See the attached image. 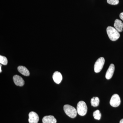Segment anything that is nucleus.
<instances>
[{
  "instance_id": "nucleus-18",
  "label": "nucleus",
  "mask_w": 123,
  "mask_h": 123,
  "mask_svg": "<svg viewBox=\"0 0 123 123\" xmlns=\"http://www.w3.org/2000/svg\"><path fill=\"white\" fill-rule=\"evenodd\" d=\"M1 65H0V73H1V72H2V70H1Z\"/></svg>"
},
{
  "instance_id": "nucleus-3",
  "label": "nucleus",
  "mask_w": 123,
  "mask_h": 123,
  "mask_svg": "<svg viewBox=\"0 0 123 123\" xmlns=\"http://www.w3.org/2000/svg\"><path fill=\"white\" fill-rule=\"evenodd\" d=\"M87 105L86 103L83 101H79L77 106V111L79 115L84 116L86 114L87 112Z\"/></svg>"
},
{
  "instance_id": "nucleus-10",
  "label": "nucleus",
  "mask_w": 123,
  "mask_h": 123,
  "mask_svg": "<svg viewBox=\"0 0 123 123\" xmlns=\"http://www.w3.org/2000/svg\"><path fill=\"white\" fill-rule=\"evenodd\" d=\"M43 123H56V119L53 116H47L43 117L42 119Z\"/></svg>"
},
{
  "instance_id": "nucleus-16",
  "label": "nucleus",
  "mask_w": 123,
  "mask_h": 123,
  "mask_svg": "<svg viewBox=\"0 0 123 123\" xmlns=\"http://www.w3.org/2000/svg\"><path fill=\"white\" fill-rule=\"evenodd\" d=\"M108 4L111 5H117L118 4L119 0H107Z\"/></svg>"
},
{
  "instance_id": "nucleus-11",
  "label": "nucleus",
  "mask_w": 123,
  "mask_h": 123,
  "mask_svg": "<svg viewBox=\"0 0 123 123\" xmlns=\"http://www.w3.org/2000/svg\"><path fill=\"white\" fill-rule=\"evenodd\" d=\"M114 28L119 32H122L123 31V23L121 20L116 19L115 21L114 24Z\"/></svg>"
},
{
  "instance_id": "nucleus-2",
  "label": "nucleus",
  "mask_w": 123,
  "mask_h": 123,
  "mask_svg": "<svg viewBox=\"0 0 123 123\" xmlns=\"http://www.w3.org/2000/svg\"><path fill=\"white\" fill-rule=\"evenodd\" d=\"M64 111L68 116L72 118H74L77 116V110L72 106L70 105H65L64 106Z\"/></svg>"
},
{
  "instance_id": "nucleus-6",
  "label": "nucleus",
  "mask_w": 123,
  "mask_h": 123,
  "mask_svg": "<svg viewBox=\"0 0 123 123\" xmlns=\"http://www.w3.org/2000/svg\"><path fill=\"white\" fill-rule=\"evenodd\" d=\"M29 123H38L39 120V117L37 113L34 111H31L29 115Z\"/></svg>"
},
{
  "instance_id": "nucleus-7",
  "label": "nucleus",
  "mask_w": 123,
  "mask_h": 123,
  "mask_svg": "<svg viewBox=\"0 0 123 123\" xmlns=\"http://www.w3.org/2000/svg\"><path fill=\"white\" fill-rule=\"evenodd\" d=\"M115 65L114 64L110 65L106 73L105 77L107 79H110L112 77L115 71Z\"/></svg>"
},
{
  "instance_id": "nucleus-9",
  "label": "nucleus",
  "mask_w": 123,
  "mask_h": 123,
  "mask_svg": "<svg viewBox=\"0 0 123 123\" xmlns=\"http://www.w3.org/2000/svg\"><path fill=\"white\" fill-rule=\"evenodd\" d=\"M52 78L55 83L57 84H60L62 80V76L59 72L56 71L53 74Z\"/></svg>"
},
{
  "instance_id": "nucleus-14",
  "label": "nucleus",
  "mask_w": 123,
  "mask_h": 123,
  "mask_svg": "<svg viewBox=\"0 0 123 123\" xmlns=\"http://www.w3.org/2000/svg\"><path fill=\"white\" fill-rule=\"evenodd\" d=\"M93 116L95 119L99 120L101 119V114L99 110H97L94 111L93 113Z\"/></svg>"
},
{
  "instance_id": "nucleus-17",
  "label": "nucleus",
  "mask_w": 123,
  "mask_h": 123,
  "mask_svg": "<svg viewBox=\"0 0 123 123\" xmlns=\"http://www.w3.org/2000/svg\"><path fill=\"white\" fill-rule=\"evenodd\" d=\"M119 17L123 21V12L120 14Z\"/></svg>"
},
{
  "instance_id": "nucleus-5",
  "label": "nucleus",
  "mask_w": 123,
  "mask_h": 123,
  "mask_svg": "<svg viewBox=\"0 0 123 123\" xmlns=\"http://www.w3.org/2000/svg\"><path fill=\"white\" fill-rule=\"evenodd\" d=\"M120 103L121 100L118 95L116 94L113 95L110 101L111 105L113 107H117L120 105Z\"/></svg>"
},
{
  "instance_id": "nucleus-8",
  "label": "nucleus",
  "mask_w": 123,
  "mask_h": 123,
  "mask_svg": "<svg viewBox=\"0 0 123 123\" xmlns=\"http://www.w3.org/2000/svg\"><path fill=\"white\" fill-rule=\"evenodd\" d=\"M14 82L16 86H22L24 84V81L23 79L19 75H15L13 76Z\"/></svg>"
},
{
  "instance_id": "nucleus-15",
  "label": "nucleus",
  "mask_w": 123,
  "mask_h": 123,
  "mask_svg": "<svg viewBox=\"0 0 123 123\" xmlns=\"http://www.w3.org/2000/svg\"><path fill=\"white\" fill-rule=\"evenodd\" d=\"M0 63L4 65H7L8 64V60L5 56L0 55Z\"/></svg>"
},
{
  "instance_id": "nucleus-1",
  "label": "nucleus",
  "mask_w": 123,
  "mask_h": 123,
  "mask_svg": "<svg viewBox=\"0 0 123 123\" xmlns=\"http://www.w3.org/2000/svg\"><path fill=\"white\" fill-rule=\"evenodd\" d=\"M106 31L108 37L111 41H116L120 37L119 33L114 27L111 26L108 27Z\"/></svg>"
},
{
  "instance_id": "nucleus-19",
  "label": "nucleus",
  "mask_w": 123,
  "mask_h": 123,
  "mask_svg": "<svg viewBox=\"0 0 123 123\" xmlns=\"http://www.w3.org/2000/svg\"><path fill=\"white\" fill-rule=\"evenodd\" d=\"M120 123H123V119H122L120 121Z\"/></svg>"
},
{
  "instance_id": "nucleus-4",
  "label": "nucleus",
  "mask_w": 123,
  "mask_h": 123,
  "mask_svg": "<svg viewBox=\"0 0 123 123\" xmlns=\"http://www.w3.org/2000/svg\"><path fill=\"white\" fill-rule=\"evenodd\" d=\"M105 59L103 57H101L97 60L94 65V72L96 73H99L103 68L105 63Z\"/></svg>"
},
{
  "instance_id": "nucleus-13",
  "label": "nucleus",
  "mask_w": 123,
  "mask_h": 123,
  "mask_svg": "<svg viewBox=\"0 0 123 123\" xmlns=\"http://www.w3.org/2000/svg\"><path fill=\"white\" fill-rule=\"evenodd\" d=\"M99 103V99L98 97H93L91 100V105L93 107H97L98 106Z\"/></svg>"
},
{
  "instance_id": "nucleus-12",
  "label": "nucleus",
  "mask_w": 123,
  "mask_h": 123,
  "mask_svg": "<svg viewBox=\"0 0 123 123\" xmlns=\"http://www.w3.org/2000/svg\"><path fill=\"white\" fill-rule=\"evenodd\" d=\"M18 72L23 75L26 76H30V73L28 70L25 66H20L18 68Z\"/></svg>"
}]
</instances>
